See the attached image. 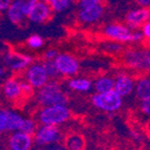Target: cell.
<instances>
[{"mask_svg":"<svg viewBox=\"0 0 150 150\" xmlns=\"http://www.w3.org/2000/svg\"><path fill=\"white\" fill-rule=\"evenodd\" d=\"M38 102L42 106L66 105L67 97L62 91L58 82L50 81L39 89L37 95Z\"/></svg>","mask_w":150,"mask_h":150,"instance_id":"obj_1","label":"cell"},{"mask_svg":"<svg viewBox=\"0 0 150 150\" xmlns=\"http://www.w3.org/2000/svg\"><path fill=\"white\" fill-rule=\"evenodd\" d=\"M123 62L131 69L150 73V48H131L123 54Z\"/></svg>","mask_w":150,"mask_h":150,"instance_id":"obj_2","label":"cell"},{"mask_svg":"<svg viewBox=\"0 0 150 150\" xmlns=\"http://www.w3.org/2000/svg\"><path fill=\"white\" fill-rule=\"evenodd\" d=\"M70 117V111L65 105L45 106L40 110L38 120L43 125H59L66 122Z\"/></svg>","mask_w":150,"mask_h":150,"instance_id":"obj_3","label":"cell"},{"mask_svg":"<svg viewBox=\"0 0 150 150\" xmlns=\"http://www.w3.org/2000/svg\"><path fill=\"white\" fill-rule=\"evenodd\" d=\"M93 104L106 112H115L122 107L123 98L115 89L104 93H95L91 97Z\"/></svg>","mask_w":150,"mask_h":150,"instance_id":"obj_4","label":"cell"},{"mask_svg":"<svg viewBox=\"0 0 150 150\" xmlns=\"http://www.w3.org/2000/svg\"><path fill=\"white\" fill-rule=\"evenodd\" d=\"M102 34L104 37L111 41L120 43H134L133 30L129 28L126 24L120 22L108 23L104 26Z\"/></svg>","mask_w":150,"mask_h":150,"instance_id":"obj_5","label":"cell"},{"mask_svg":"<svg viewBox=\"0 0 150 150\" xmlns=\"http://www.w3.org/2000/svg\"><path fill=\"white\" fill-rule=\"evenodd\" d=\"M150 20V8H139L128 11L125 15V24L131 30H139Z\"/></svg>","mask_w":150,"mask_h":150,"instance_id":"obj_6","label":"cell"},{"mask_svg":"<svg viewBox=\"0 0 150 150\" xmlns=\"http://www.w3.org/2000/svg\"><path fill=\"white\" fill-rule=\"evenodd\" d=\"M55 62L60 74L63 76H74L80 69L78 60L69 54H59L56 57Z\"/></svg>","mask_w":150,"mask_h":150,"instance_id":"obj_7","label":"cell"},{"mask_svg":"<svg viewBox=\"0 0 150 150\" xmlns=\"http://www.w3.org/2000/svg\"><path fill=\"white\" fill-rule=\"evenodd\" d=\"M25 78L34 88H41L47 83L48 75L42 64H33L26 70Z\"/></svg>","mask_w":150,"mask_h":150,"instance_id":"obj_8","label":"cell"},{"mask_svg":"<svg viewBox=\"0 0 150 150\" xmlns=\"http://www.w3.org/2000/svg\"><path fill=\"white\" fill-rule=\"evenodd\" d=\"M53 14L54 12L48 3L44 2L42 0H39L37 4L33 8V10L28 15V19L30 22L41 24V23L50 21V18L53 17Z\"/></svg>","mask_w":150,"mask_h":150,"instance_id":"obj_9","label":"cell"},{"mask_svg":"<svg viewBox=\"0 0 150 150\" xmlns=\"http://www.w3.org/2000/svg\"><path fill=\"white\" fill-rule=\"evenodd\" d=\"M104 5L97 4L79 8L78 11V20L83 24H93L98 22L104 15Z\"/></svg>","mask_w":150,"mask_h":150,"instance_id":"obj_10","label":"cell"},{"mask_svg":"<svg viewBox=\"0 0 150 150\" xmlns=\"http://www.w3.org/2000/svg\"><path fill=\"white\" fill-rule=\"evenodd\" d=\"M60 131L56 125H43L35 134V141L39 145H47L60 140Z\"/></svg>","mask_w":150,"mask_h":150,"instance_id":"obj_11","label":"cell"},{"mask_svg":"<svg viewBox=\"0 0 150 150\" xmlns=\"http://www.w3.org/2000/svg\"><path fill=\"white\" fill-rule=\"evenodd\" d=\"M135 87V82L132 77L127 74H119L115 79V88L113 89L121 96V97H127L132 93Z\"/></svg>","mask_w":150,"mask_h":150,"instance_id":"obj_12","label":"cell"},{"mask_svg":"<svg viewBox=\"0 0 150 150\" xmlns=\"http://www.w3.org/2000/svg\"><path fill=\"white\" fill-rule=\"evenodd\" d=\"M5 62L8 66L13 70L24 69L26 66L33 62V58L28 55L16 53V52H8L5 57Z\"/></svg>","mask_w":150,"mask_h":150,"instance_id":"obj_13","label":"cell"},{"mask_svg":"<svg viewBox=\"0 0 150 150\" xmlns=\"http://www.w3.org/2000/svg\"><path fill=\"white\" fill-rule=\"evenodd\" d=\"M32 135L22 131H16L10 138L11 150H30L32 148Z\"/></svg>","mask_w":150,"mask_h":150,"instance_id":"obj_14","label":"cell"},{"mask_svg":"<svg viewBox=\"0 0 150 150\" xmlns=\"http://www.w3.org/2000/svg\"><path fill=\"white\" fill-rule=\"evenodd\" d=\"M8 20L15 25H21L28 18L23 10V1H13L10 8L6 11Z\"/></svg>","mask_w":150,"mask_h":150,"instance_id":"obj_15","label":"cell"},{"mask_svg":"<svg viewBox=\"0 0 150 150\" xmlns=\"http://www.w3.org/2000/svg\"><path fill=\"white\" fill-rule=\"evenodd\" d=\"M65 150H85L86 141L84 135L78 132L67 133L64 138Z\"/></svg>","mask_w":150,"mask_h":150,"instance_id":"obj_16","label":"cell"},{"mask_svg":"<svg viewBox=\"0 0 150 150\" xmlns=\"http://www.w3.org/2000/svg\"><path fill=\"white\" fill-rule=\"evenodd\" d=\"M4 95L5 97L12 101H19L23 100L22 98V91H21L20 82L16 80L15 78H11L8 79L4 84Z\"/></svg>","mask_w":150,"mask_h":150,"instance_id":"obj_17","label":"cell"},{"mask_svg":"<svg viewBox=\"0 0 150 150\" xmlns=\"http://www.w3.org/2000/svg\"><path fill=\"white\" fill-rule=\"evenodd\" d=\"M135 96L139 100H145L150 98V77L145 76V77L140 78L137 83H135Z\"/></svg>","mask_w":150,"mask_h":150,"instance_id":"obj_18","label":"cell"},{"mask_svg":"<svg viewBox=\"0 0 150 150\" xmlns=\"http://www.w3.org/2000/svg\"><path fill=\"white\" fill-rule=\"evenodd\" d=\"M115 88V79L110 77H102L95 83V89L98 93H104Z\"/></svg>","mask_w":150,"mask_h":150,"instance_id":"obj_19","label":"cell"},{"mask_svg":"<svg viewBox=\"0 0 150 150\" xmlns=\"http://www.w3.org/2000/svg\"><path fill=\"white\" fill-rule=\"evenodd\" d=\"M44 2L48 3L54 13H62L74 4L75 0H42Z\"/></svg>","mask_w":150,"mask_h":150,"instance_id":"obj_20","label":"cell"},{"mask_svg":"<svg viewBox=\"0 0 150 150\" xmlns=\"http://www.w3.org/2000/svg\"><path fill=\"white\" fill-rule=\"evenodd\" d=\"M23 121H24V119H23L21 115H19L18 113L10 111V113H8L6 130H8V131H19L20 127L22 126Z\"/></svg>","mask_w":150,"mask_h":150,"instance_id":"obj_21","label":"cell"},{"mask_svg":"<svg viewBox=\"0 0 150 150\" xmlns=\"http://www.w3.org/2000/svg\"><path fill=\"white\" fill-rule=\"evenodd\" d=\"M68 87L77 91H88L91 87V82L87 79H71L68 82Z\"/></svg>","mask_w":150,"mask_h":150,"instance_id":"obj_22","label":"cell"},{"mask_svg":"<svg viewBox=\"0 0 150 150\" xmlns=\"http://www.w3.org/2000/svg\"><path fill=\"white\" fill-rule=\"evenodd\" d=\"M43 67L45 68L46 73H47L48 77L52 78V79H55L57 78L59 75H61L59 69L57 67V64H56L55 60H45L44 62L42 63Z\"/></svg>","mask_w":150,"mask_h":150,"instance_id":"obj_23","label":"cell"},{"mask_svg":"<svg viewBox=\"0 0 150 150\" xmlns=\"http://www.w3.org/2000/svg\"><path fill=\"white\" fill-rule=\"evenodd\" d=\"M36 130V123L35 121L30 120V119H24L22 123V126L20 127L19 131H22L24 133H28L30 135H33Z\"/></svg>","mask_w":150,"mask_h":150,"instance_id":"obj_24","label":"cell"},{"mask_svg":"<svg viewBox=\"0 0 150 150\" xmlns=\"http://www.w3.org/2000/svg\"><path fill=\"white\" fill-rule=\"evenodd\" d=\"M43 39L39 35H32L28 40H26V44L30 46V48H40L43 45Z\"/></svg>","mask_w":150,"mask_h":150,"instance_id":"obj_25","label":"cell"},{"mask_svg":"<svg viewBox=\"0 0 150 150\" xmlns=\"http://www.w3.org/2000/svg\"><path fill=\"white\" fill-rule=\"evenodd\" d=\"M20 87H21V91H22L23 100H25V99H28V98L32 97L34 95V87L28 82H26V81H24V82L21 81Z\"/></svg>","mask_w":150,"mask_h":150,"instance_id":"obj_26","label":"cell"},{"mask_svg":"<svg viewBox=\"0 0 150 150\" xmlns=\"http://www.w3.org/2000/svg\"><path fill=\"white\" fill-rule=\"evenodd\" d=\"M8 113H10V110H0V133H2L4 130H6Z\"/></svg>","mask_w":150,"mask_h":150,"instance_id":"obj_27","label":"cell"},{"mask_svg":"<svg viewBox=\"0 0 150 150\" xmlns=\"http://www.w3.org/2000/svg\"><path fill=\"white\" fill-rule=\"evenodd\" d=\"M97 4H103V0H79L78 1L79 8H87V6H91V5H97Z\"/></svg>","mask_w":150,"mask_h":150,"instance_id":"obj_28","label":"cell"},{"mask_svg":"<svg viewBox=\"0 0 150 150\" xmlns=\"http://www.w3.org/2000/svg\"><path fill=\"white\" fill-rule=\"evenodd\" d=\"M140 110L147 117H150V98L142 100L140 103Z\"/></svg>","mask_w":150,"mask_h":150,"instance_id":"obj_29","label":"cell"},{"mask_svg":"<svg viewBox=\"0 0 150 150\" xmlns=\"http://www.w3.org/2000/svg\"><path fill=\"white\" fill-rule=\"evenodd\" d=\"M39 0H23V10L24 13L26 14V16L30 14V12L33 10V8L37 4V2Z\"/></svg>","mask_w":150,"mask_h":150,"instance_id":"obj_30","label":"cell"},{"mask_svg":"<svg viewBox=\"0 0 150 150\" xmlns=\"http://www.w3.org/2000/svg\"><path fill=\"white\" fill-rule=\"evenodd\" d=\"M142 33L144 35L145 40H150V20H148L146 23H144V25L142 26Z\"/></svg>","mask_w":150,"mask_h":150,"instance_id":"obj_31","label":"cell"},{"mask_svg":"<svg viewBox=\"0 0 150 150\" xmlns=\"http://www.w3.org/2000/svg\"><path fill=\"white\" fill-rule=\"evenodd\" d=\"M58 55L59 54H58V52L56 50H48L47 52H45L44 58L45 60H55Z\"/></svg>","mask_w":150,"mask_h":150,"instance_id":"obj_32","label":"cell"},{"mask_svg":"<svg viewBox=\"0 0 150 150\" xmlns=\"http://www.w3.org/2000/svg\"><path fill=\"white\" fill-rule=\"evenodd\" d=\"M12 2L13 0H0V13L6 12Z\"/></svg>","mask_w":150,"mask_h":150,"instance_id":"obj_33","label":"cell"},{"mask_svg":"<svg viewBox=\"0 0 150 150\" xmlns=\"http://www.w3.org/2000/svg\"><path fill=\"white\" fill-rule=\"evenodd\" d=\"M135 4L141 8H150V0H133Z\"/></svg>","mask_w":150,"mask_h":150,"instance_id":"obj_34","label":"cell"},{"mask_svg":"<svg viewBox=\"0 0 150 150\" xmlns=\"http://www.w3.org/2000/svg\"><path fill=\"white\" fill-rule=\"evenodd\" d=\"M41 150H65V149L63 147H61V146H52V147L43 148Z\"/></svg>","mask_w":150,"mask_h":150,"instance_id":"obj_35","label":"cell"},{"mask_svg":"<svg viewBox=\"0 0 150 150\" xmlns=\"http://www.w3.org/2000/svg\"><path fill=\"white\" fill-rule=\"evenodd\" d=\"M146 131H147L148 135H150V121L147 123V125H146Z\"/></svg>","mask_w":150,"mask_h":150,"instance_id":"obj_36","label":"cell"},{"mask_svg":"<svg viewBox=\"0 0 150 150\" xmlns=\"http://www.w3.org/2000/svg\"><path fill=\"white\" fill-rule=\"evenodd\" d=\"M3 73H4V70H3V69H0V75H3Z\"/></svg>","mask_w":150,"mask_h":150,"instance_id":"obj_37","label":"cell"},{"mask_svg":"<svg viewBox=\"0 0 150 150\" xmlns=\"http://www.w3.org/2000/svg\"><path fill=\"white\" fill-rule=\"evenodd\" d=\"M13 1H23V0H13Z\"/></svg>","mask_w":150,"mask_h":150,"instance_id":"obj_38","label":"cell"},{"mask_svg":"<svg viewBox=\"0 0 150 150\" xmlns=\"http://www.w3.org/2000/svg\"><path fill=\"white\" fill-rule=\"evenodd\" d=\"M149 45H150V40H149Z\"/></svg>","mask_w":150,"mask_h":150,"instance_id":"obj_39","label":"cell"}]
</instances>
